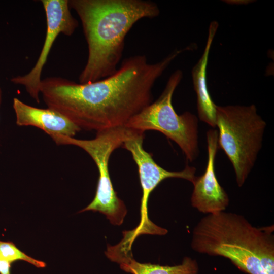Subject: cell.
<instances>
[{
    "mask_svg": "<svg viewBox=\"0 0 274 274\" xmlns=\"http://www.w3.org/2000/svg\"><path fill=\"white\" fill-rule=\"evenodd\" d=\"M184 50H176L156 63L145 55L123 60L112 75L90 83L59 77L42 81L40 93L47 106L80 129L100 131L124 126L152 102V88L171 62Z\"/></svg>",
    "mask_w": 274,
    "mask_h": 274,
    "instance_id": "6da1fadb",
    "label": "cell"
},
{
    "mask_svg": "<svg viewBox=\"0 0 274 274\" xmlns=\"http://www.w3.org/2000/svg\"><path fill=\"white\" fill-rule=\"evenodd\" d=\"M68 4L80 19L88 47L87 61L79 76L81 83L113 74L134 24L160 13L157 5L149 0H68Z\"/></svg>",
    "mask_w": 274,
    "mask_h": 274,
    "instance_id": "7a4b0ae2",
    "label": "cell"
},
{
    "mask_svg": "<svg viewBox=\"0 0 274 274\" xmlns=\"http://www.w3.org/2000/svg\"><path fill=\"white\" fill-rule=\"evenodd\" d=\"M274 227L253 226L243 216L208 214L194 227L191 246L198 253L230 260L249 274H274Z\"/></svg>",
    "mask_w": 274,
    "mask_h": 274,
    "instance_id": "3957f363",
    "label": "cell"
},
{
    "mask_svg": "<svg viewBox=\"0 0 274 274\" xmlns=\"http://www.w3.org/2000/svg\"><path fill=\"white\" fill-rule=\"evenodd\" d=\"M266 125L254 105H217L218 148L231 162L238 187L243 185L255 164Z\"/></svg>",
    "mask_w": 274,
    "mask_h": 274,
    "instance_id": "277c9868",
    "label": "cell"
},
{
    "mask_svg": "<svg viewBox=\"0 0 274 274\" xmlns=\"http://www.w3.org/2000/svg\"><path fill=\"white\" fill-rule=\"evenodd\" d=\"M135 130L125 126L107 128L97 131L95 138L81 140L65 135L52 138L57 145H71L85 151L92 158L99 172L95 197L92 201L80 211L99 212L106 216L110 223L121 225L127 213L124 203L117 196L112 183L109 161L112 152L122 146Z\"/></svg>",
    "mask_w": 274,
    "mask_h": 274,
    "instance_id": "5b68a950",
    "label": "cell"
},
{
    "mask_svg": "<svg viewBox=\"0 0 274 274\" xmlns=\"http://www.w3.org/2000/svg\"><path fill=\"white\" fill-rule=\"evenodd\" d=\"M182 77L181 70L174 72L158 98L131 117L124 126L143 132L149 130L161 132L175 142L187 160L192 162L199 154L198 118L189 112L177 114L172 105L173 94Z\"/></svg>",
    "mask_w": 274,
    "mask_h": 274,
    "instance_id": "8992f818",
    "label": "cell"
},
{
    "mask_svg": "<svg viewBox=\"0 0 274 274\" xmlns=\"http://www.w3.org/2000/svg\"><path fill=\"white\" fill-rule=\"evenodd\" d=\"M144 138V132L136 130L122 145L131 153L138 166L142 189L141 221L138 226L131 230V233L135 238L144 234L164 235L167 233L166 229L156 225L148 217V198L158 184L169 178L184 179L192 183L196 177V168L188 165L183 170L178 172L167 170L160 166L154 160L151 155L143 148Z\"/></svg>",
    "mask_w": 274,
    "mask_h": 274,
    "instance_id": "52a82bcc",
    "label": "cell"
},
{
    "mask_svg": "<svg viewBox=\"0 0 274 274\" xmlns=\"http://www.w3.org/2000/svg\"><path fill=\"white\" fill-rule=\"evenodd\" d=\"M41 3L45 13L46 32L39 57L28 73L11 79L14 84L23 86L37 103L40 101L42 73L54 42L61 33L72 35L78 26V21L71 14L68 0H42Z\"/></svg>",
    "mask_w": 274,
    "mask_h": 274,
    "instance_id": "ba28073f",
    "label": "cell"
},
{
    "mask_svg": "<svg viewBox=\"0 0 274 274\" xmlns=\"http://www.w3.org/2000/svg\"><path fill=\"white\" fill-rule=\"evenodd\" d=\"M218 131L212 129L207 132L208 162L204 174L195 177L191 197L193 207L198 211L213 214L224 211L229 204L228 196L219 184L215 173V161L218 146Z\"/></svg>",
    "mask_w": 274,
    "mask_h": 274,
    "instance_id": "9c48e42d",
    "label": "cell"
},
{
    "mask_svg": "<svg viewBox=\"0 0 274 274\" xmlns=\"http://www.w3.org/2000/svg\"><path fill=\"white\" fill-rule=\"evenodd\" d=\"M13 107L17 125L37 127L51 138L56 135L74 137L81 130L64 116L49 108H36L17 98L13 99Z\"/></svg>",
    "mask_w": 274,
    "mask_h": 274,
    "instance_id": "30bf717a",
    "label": "cell"
},
{
    "mask_svg": "<svg viewBox=\"0 0 274 274\" xmlns=\"http://www.w3.org/2000/svg\"><path fill=\"white\" fill-rule=\"evenodd\" d=\"M218 27V23L216 21L211 23L203 53L192 71L194 89L197 96L198 117L201 121L213 128L216 127L217 105L209 94L206 75L210 50Z\"/></svg>",
    "mask_w": 274,
    "mask_h": 274,
    "instance_id": "8fae6325",
    "label": "cell"
},
{
    "mask_svg": "<svg viewBox=\"0 0 274 274\" xmlns=\"http://www.w3.org/2000/svg\"><path fill=\"white\" fill-rule=\"evenodd\" d=\"M118 263L120 268L131 274H198L196 261L185 257L181 264L175 266L160 265L150 263H140L132 257V253L122 256Z\"/></svg>",
    "mask_w": 274,
    "mask_h": 274,
    "instance_id": "7c38bea8",
    "label": "cell"
},
{
    "mask_svg": "<svg viewBox=\"0 0 274 274\" xmlns=\"http://www.w3.org/2000/svg\"><path fill=\"white\" fill-rule=\"evenodd\" d=\"M0 255L10 263L18 260L26 261L38 268H43L46 263L35 259L20 250L11 242L0 241Z\"/></svg>",
    "mask_w": 274,
    "mask_h": 274,
    "instance_id": "4fadbf2b",
    "label": "cell"
},
{
    "mask_svg": "<svg viewBox=\"0 0 274 274\" xmlns=\"http://www.w3.org/2000/svg\"><path fill=\"white\" fill-rule=\"evenodd\" d=\"M11 264L0 255V274H11Z\"/></svg>",
    "mask_w": 274,
    "mask_h": 274,
    "instance_id": "5bb4252c",
    "label": "cell"
},
{
    "mask_svg": "<svg viewBox=\"0 0 274 274\" xmlns=\"http://www.w3.org/2000/svg\"><path fill=\"white\" fill-rule=\"evenodd\" d=\"M1 102H2V90H1V89L0 88V106H1Z\"/></svg>",
    "mask_w": 274,
    "mask_h": 274,
    "instance_id": "9a60e30c",
    "label": "cell"
}]
</instances>
